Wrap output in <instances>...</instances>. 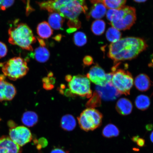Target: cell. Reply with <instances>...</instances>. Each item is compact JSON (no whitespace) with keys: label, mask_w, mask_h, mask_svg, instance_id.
<instances>
[{"label":"cell","mask_w":153,"mask_h":153,"mask_svg":"<svg viewBox=\"0 0 153 153\" xmlns=\"http://www.w3.org/2000/svg\"><path fill=\"white\" fill-rule=\"evenodd\" d=\"M101 105V97L95 91L91 99L86 103V106L88 108H94L100 106Z\"/></svg>","instance_id":"cell-28"},{"label":"cell","mask_w":153,"mask_h":153,"mask_svg":"<svg viewBox=\"0 0 153 153\" xmlns=\"http://www.w3.org/2000/svg\"><path fill=\"white\" fill-rule=\"evenodd\" d=\"M64 21V18L58 13L53 12L50 13L48 18V24L53 29L62 30Z\"/></svg>","instance_id":"cell-18"},{"label":"cell","mask_w":153,"mask_h":153,"mask_svg":"<svg viewBox=\"0 0 153 153\" xmlns=\"http://www.w3.org/2000/svg\"><path fill=\"white\" fill-rule=\"evenodd\" d=\"M150 139L151 141L153 143V131L150 135Z\"/></svg>","instance_id":"cell-42"},{"label":"cell","mask_w":153,"mask_h":153,"mask_svg":"<svg viewBox=\"0 0 153 153\" xmlns=\"http://www.w3.org/2000/svg\"><path fill=\"white\" fill-rule=\"evenodd\" d=\"M139 138V136H135L133 137L132 140L134 142H137V141L138 140V139Z\"/></svg>","instance_id":"cell-38"},{"label":"cell","mask_w":153,"mask_h":153,"mask_svg":"<svg viewBox=\"0 0 153 153\" xmlns=\"http://www.w3.org/2000/svg\"><path fill=\"white\" fill-rule=\"evenodd\" d=\"M134 84L139 91H145L150 88L151 82L150 78L146 74H140L135 78Z\"/></svg>","instance_id":"cell-17"},{"label":"cell","mask_w":153,"mask_h":153,"mask_svg":"<svg viewBox=\"0 0 153 153\" xmlns=\"http://www.w3.org/2000/svg\"><path fill=\"white\" fill-rule=\"evenodd\" d=\"M133 105L131 101L125 98L120 99L116 105V109L122 115H127L131 114L133 109Z\"/></svg>","instance_id":"cell-15"},{"label":"cell","mask_w":153,"mask_h":153,"mask_svg":"<svg viewBox=\"0 0 153 153\" xmlns=\"http://www.w3.org/2000/svg\"><path fill=\"white\" fill-rule=\"evenodd\" d=\"M68 87L71 93L82 97L89 98L92 95L90 80L87 76H74L68 82Z\"/></svg>","instance_id":"cell-7"},{"label":"cell","mask_w":153,"mask_h":153,"mask_svg":"<svg viewBox=\"0 0 153 153\" xmlns=\"http://www.w3.org/2000/svg\"><path fill=\"white\" fill-rule=\"evenodd\" d=\"M60 126L65 131H73L75 128L76 126V121L75 118L72 115H65L61 119Z\"/></svg>","instance_id":"cell-20"},{"label":"cell","mask_w":153,"mask_h":153,"mask_svg":"<svg viewBox=\"0 0 153 153\" xmlns=\"http://www.w3.org/2000/svg\"><path fill=\"white\" fill-rule=\"evenodd\" d=\"M34 142L37 145V148L38 150H41L42 149L45 148L48 144V141L47 139L44 137H41L38 140L35 139Z\"/></svg>","instance_id":"cell-32"},{"label":"cell","mask_w":153,"mask_h":153,"mask_svg":"<svg viewBox=\"0 0 153 153\" xmlns=\"http://www.w3.org/2000/svg\"><path fill=\"white\" fill-rule=\"evenodd\" d=\"M15 0H0V10L4 11L13 5Z\"/></svg>","instance_id":"cell-31"},{"label":"cell","mask_w":153,"mask_h":153,"mask_svg":"<svg viewBox=\"0 0 153 153\" xmlns=\"http://www.w3.org/2000/svg\"><path fill=\"white\" fill-rule=\"evenodd\" d=\"M38 120L37 114L31 111L24 113L22 118V123L28 127H32L37 123Z\"/></svg>","instance_id":"cell-22"},{"label":"cell","mask_w":153,"mask_h":153,"mask_svg":"<svg viewBox=\"0 0 153 153\" xmlns=\"http://www.w3.org/2000/svg\"><path fill=\"white\" fill-rule=\"evenodd\" d=\"M0 67L5 76L13 81L24 77L29 71L26 60L20 57H13L6 62L0 63Z\"/></svg>","instance_id":"cell-4"},{"label":"cell","mask_w":153,"mask_h":153,"mask_svg":"<svg viewBox=\"0 0 153 153\" xmlns=\"http://www.w3.org/2000/svg\"><path fill=\"white\" fill-rule=\"evenodd\" d=\"M95 90L101 98L106 101L115 100L120 94L111 82L102 87L97 85Z\"/></svg>","instance_id":"cell-11"},{"label":"cell","mask_w":153,"mask_h":153,"mask_svg":"<svg viewBox=\"0 0 153 153\" xmlns=\"http://www.w3.org/2000/svg\"><path fill=\"white\" fill-rule=\"evenodd\" d=\"M87 37L85 34L82 32H78L74 34V41L75 45L78 47L83 46L87 43Z\"/></svg>","instance_id":"cell-29"},{"label":"cell","mask_w":153,"mask_h":153,"mask_svg":"<svg viewBox=\"0 0 153 153\" xmlns=\"http://www.w3.org/2000/svg\"><path fill=\"white\" fill-rule=\"evenodd\" d=\"M102 115L94 108H87L78 117L80 128L84 131H94L102 123Z\"/></svg>","instance_id":"cell-6"},{"label":"cell","mask_w":153,"mask_h":153,"mask_svg":"<svg viewBox=\"0 0 153 153\" xmlns=\"http://www.w3.org/2000/svg\"><path fill=\"white\" fill-rule=\"evenodd\" d=\"M106 25L104 21L97 20L92 24L91 30L93 33L97 36H100L104 33Z\"/></svg>","instance_id":"cell-26"},{"label":"cell","mask_w":153,"mask_h":153,"mask_svg":"<svg viewBox=\"0 0 153 153\" xmlns=\"http://www.w3.org/2000/svg\"><path fill=\"white\" fill-rule=\"evenodd\" d=\"M92 3H102L103 0H89Z\"/></svg>","instance_id":"cell-37"},{"label":"cell","mask_w":153,"mask_h":153,"mask_svg":"<svg viewBox=\"0 0 153 153\" xmlns=\"http://www.w3.org/2000/svg\"><path fill=\"white\" fill-rule=\"evenodd\" d=\"M8 33L10 43L18 45L22 49L33 51L32 45L36 42V39L32 30L27 25L20 23L11 27L9 29Z\"/></svg>","instance_id":"cell-3"},{"label":"cell","mask_w":153,"mask_h":153,"mask_svg":"<svg viewBox=\"0 0 153 153\" xmlns=\"http://www.w3.org/2000/svg\"><path fill=\"white\" fill-rule=\"evenodd\" d=\"M137 144L140 147H143L145 145V141L142 138H139L137 141Z\"/></svg>","instance_id":"cell-36"},{"label":"cell","mask_w":153,"mask_h":153,"mask_svg":"<svg viewBox=\"0 0 153 153\" xmlns=\"http://www.w3.org/2000/svg\"><path fill=\"white\" fill-rule=\"evenodd\" d=\"M50 153H69L68 151H66L62 148H55L51 150Z\"/></svg>","instance_id":"cell-35"},{"label":"cell","mask_w":153,"mask_h":153,"mask_svg":"<svg viewBox=\"0 0 153 153\" xmlns=\"http://www.w3.org/2000/svg\"><path fill=\"white\" fill-rule=\"evenodd\" d=\"M31 55L38 62L44 63L49 60L50 53L45 46L40 45L35 50L34 53H31Z\"/></svg>","instance_id":"cell-19"},{"label":"cell","mask_w":153,"mask_h":153,"mask_svg":"<svg viewBox=\"0 0 153 153\" xmlns=\"http://www.w3.org/2000/svg\"><path fill=\"white\" fill-rule=\"evenodd\" d=\"M16 94L14 85L5 81L3 75H0V101L12 100Z\"/></svg>","instance_id":"cell-12"},{"label":"cell","mask_w":153,"mask_h":153,"mask_svg":"<svg viewBox=\"0 0 153 153\" xmlns=\"http://www.w3.org/2000/svg\"><path fill=\"white\" fill-rule=\"evenodd\" d=\"M83 61L85 65L88 66L93 64V59L91 56L87 55L84 57Z\"/></svg>","instance_id":"cell-34"},{"label":"cell","mask_w":153,"mask_h":153,"mask_svg":"<svg viewBox=\"0 0 153 153\" xmlns=\"http://www.w3.org/2000/svg\"><path fill=\"white\" fill-rule=\"evenodd\" d=\"M112 76L111 82L120 94H130L134 80L130 73L122 69L112 68Z\"/></svg>","instance_id":"cell-5"},{"label":"cell","mask_w":153,"mask_h":153,"mask_svg":"<svg viewBox=\"0 0 153 153\" xmlns=\"http://www.w3.org/2000/svg\"><path fill=\"white\" fill-rule=\"evenodd\" d=\"M150 99L146 95H140L136 99V106L139 110L143 111L146 110L150 106Z\"/></svg>","instance_id":"cell-23"},{"label":"cell","mask_w":153,"mask_h":153,"mask_svg":"<svg viewBox=\"0 0 153 153\" xmlns=\"http://www.w3.org/2000/svg\"><path fill=\"white\" fill-rule=\"evenodd\" d=\"M112 76V73L106 74L101 67L96 65L91 67L87 77L95 85L102 87L111 82Z\"/></svg>","instance_id":"cell-10"},{"label":"cell","mask_w":153,"mask_h":153,"mask_svg":"<svg viewBox=\"0 0 153 153\" xmlns=\"http://www.w3.org/2000/svg\"><path fill=\"white\" fill-rule=\"evenodd\" d=\"M122 37V33L119 30L112 27L108 29L106 33V37L108 41L112 43L119 41Z\"/></svg>","instance_id":"cell-25"},{"label":"cell","mask_w":153,"mask_h":153,"mask_svg":"<svg viewBox=\"0 0 153 153\" xmlns=\"http://www.w3.org/2000/svg\"><path fill=\"white\" fill-rule=\"evenodd\" d=\"M9 134L10 138L20 146H24L32 139L31 132L24 126L11 127Z\"/></svg>","instance_id":"cell-9"},{"label":"cell","mask_w":153,"mask_h":153,"mask_svg":"<svg viewBox=\"0 0 153 153\" xmlns=\"http://www.w3.org/2000/svg\"><path fill=\"white\" fill-rule=\"evenodd\" d=\"M88 8L85 0H72L70 2L59 9L56 12L69 21L78 20V17L82 12L85 13Z\"/></svg>","instance_id":"cell-8"},{"label":"cell","mask_w":153,"mask_h":153,"mask_svg":"<svg viewBox=\"0 0 153 153\" xmlns=\"http://www.w3.org/2000/svg\"><path fill=\"white\" fill-rule=\"evenodd\" d=\"M7 51L8 50L6 45L0 41V59L4 57L7 55Z\"/></svg>","instance_id":"cell-33"},{"label":"cell","mask_w":153,"mask_h":153,"mask_svg":"<svg viewBox=\"0 0 153 153\" xmlns=\"http://www.w3.org/2000/svg\"><path fill=\"white\" fill-rule=\"evenodd\" d=\"M106 13V7L102 3L94 4L88 14L87 18L90 17L95 19H100L104 17Z\"/></svg>","instance_id":"cell-16"},{"label":"cell","mask_w":153,"mask_h":153,"mask_svg":"<svg viewBox=\"0 0 153 153\" xmlns=\"http://www.w3.org/2000/svg\"><path fill=\"white\" fill-rule=\"evenodd\" d=\"M21 151L20 146L9 137H0V153H21Z\"/></svg>","instance_id":"cell-13"},{"label":"cell","mask_w":153,"mask_h":153,"mask_svg":"<svg viewBox=\"0 0 153 153\" xmlns=\"http://www.w3.org/2000/svg\"><path fill=\"white\" fill-rule=\"evenodd\" d=\"M142 38L127 37L120 39L109 46L108 56L116 63L134 59L148 48Z\"/></svg>","instance_id":"cell-1"},{"label":"cell","mask_w":153,"mask_h":153,"mask_svg":"<svg viewBox=\"0 0 153 153\" xmlns=\"http://www.w3.org/2000/svg\"><path fill=\"white\" fill-rule=\"evenodd\" d=\"M72 78L71 76L69 75H68L66 76V80L68 82H69L71 80Z\"/></svg>","instance_id":"cell-39"},{"label":"cell","mask_w":153,"mask_h":153,"mask_svg":"<svg viewBox=\"0 0 153 153\" xmlns=\"http://www.w3.org/2000/svg\"><path fill=\"white\" fill-rule=\"evenodd\" d=\"M127 0H103V3L106 8L118 9L125 6Z\"/></svg>","instance_id":"cell-27"},{"label":"cell","mask_w":153,"mask_h":153,"mask_svg":"<svg viewBox=\"0 0 153 153\" xmlns=\"http://www.w3.org/2000/svg\"><path fill=\"white\" fill-rule=\"evenodd\" d=\"M119 129L114 124H108L103 129L102 134L103 136L107 138L116 137L119 135Z\"/></svg>","instance_id":"cell-24"},{"label":"cell","mask_w":153,"mask_h":153,"mask_svg":"<svg viewBox=\"0 0 153 153\" xmlns=\"http://www.w3.org/2000/svg\"><path fill=\"white\" fill-rule=\"evenodd\" d=\"M72 0H48L38 3L40 8L50 13L57 12L59 9L68 4Z\"/></svg>","instance_id":"cell-14"},{"label":"cell","mask_w":153,"mask_h":153,"mask_svg":"<svg viewBox=\"0 0 153 153\" xmlns=\"http://www.w3.org/2000/svg\"><path fill=\"white\" fill-rule=\"evenodd\" d=\"M61 38H62V36L60 35H59L56 36V37H55V40H56L57 41H59L61 39Z\"/></svg>","instance_id":"cell-40"},{"label":"cell","mask_w":153,"mask_h":153,"mask_svg":"<svg viewBox=\"0 0 153 153\" xmlns=\"http://www.w3.org/2000/svg\"><path fill=\"white\" fill-rule=\"evenodd\" d=\"M37 32L38 36L43 39H47L53 34L52 28L46 22H42L38 25Z\"/></svg>","instance_id":"cell-21"},{"label":"cell","mask_w":153,"mask_h":153,"mask_svg":"<svg viewBox=\"0 0 153 153\" xmlns=\"http://www.w3.org/2000/svg\"><path fill=\"white\" fill-rule=\"evenodd\" d=\"M52 74L50 76L43 78V87L44 88L47 90L52 89L54 87L53 84L55 83V79L52 77Z\"/></svg>","instance_id":"cell-30"},{"label":"cell","mask_w":153,"mask_h":153,"mask_svg":"<svg viewBox=\"0 0 153 153\" xmlns=\"http://www.w3.org/2000/svg\"><path fill=\"white\" fill-rule=\"evenodd\" d=\"M134 1L136 2L137 3H143L146 1L147 0H134Z\"/></svg>","instance_id":"cell-41"},{"label":"cell","mask_w":153,"mask_h":153,"mask_svg":"<svg viewBox=\"0 0 153 153\" xmlns=\"http://www.w3.org/2000/svg\"><path fill=\"white\" fill-rule=\"evenodd\" d=\"M106 18L112 27L118 30H129L136 20V9L125 6L118 9H110L106 13Z\"/></svg>","instance_id":"cell-2"}]
</instances>
